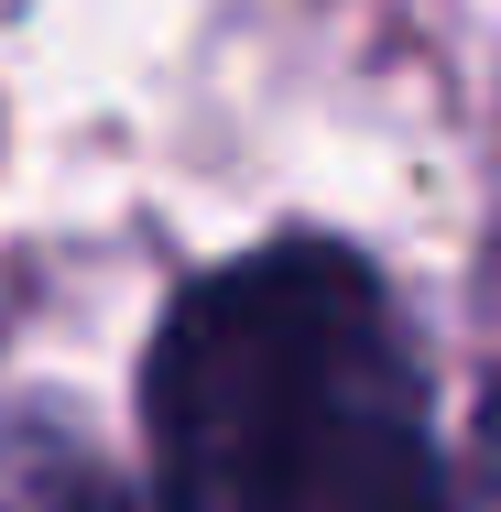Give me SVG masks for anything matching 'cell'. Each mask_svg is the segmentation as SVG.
Segmentation results:
<instances>
[{
    "label": "cell",
    "instance_id": "1",
    "mask_svg": "<svg viewBox=\"0 0 501 512\" xmlns=\"http://www.w3.org/2000/svg\"><path fill=\"white\" fill-rule=\"evenodd\" d=\"M175 512H458L393 295L338 240H273L175 295L142 360Z\"/></svg>",
    "mask_w": 501,
    "mask_h": 512
},
{
    "label": "cell",
    "instance_id": "2",
    "mask_svg": "<svg viewBox=\"0 0 501 512\" xmlns=\"http://www.w3.org/2000/svg\"><path fill=\"white\" fill-rule=\"evenodd\" d=\"M0 512H175V502L142 491V480L88 469V458L55 447V436H11V425H0Z\"/></svg>",
    "mask_w": 501,
    "mask_h": 512
}]
</instances>
